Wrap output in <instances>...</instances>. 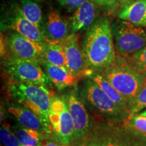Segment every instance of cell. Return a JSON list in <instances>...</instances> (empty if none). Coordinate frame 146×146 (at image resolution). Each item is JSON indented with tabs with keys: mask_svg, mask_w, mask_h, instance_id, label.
I'll use <instances>...</instances> for the list:
<instances>
[{
	"mask_svg": "<svg viewBox=\"0 0 146 146\" xmlns=\"http://www.w3.org/2000/svg\"><path fill=\"white\" fill-rule=\"evenodd\" d=\"M43 32L47 40L61 41L70 35V23L52 7L44 18Z\"/></svg>",
	"mask_w": 146,
	"mask_h": 146,
	"instance_id": "obj_12",
	"label": "cell"
},
{
	"mask_svg": "<svg viewBox=\"0 0 146 146\" xmlns=\"http://www.w3.org/2000/svg\"><path fill=\"white\" fill-rule=\"evenodd\" d=\"M9 94L15 103L30 109L50 127L48 114L54 96L47 87L14 82L9 87Z\"/></svg>",
	"mask_w": 146,
	"mask_h": 146,
	"instance_id": "obj_3",
	"label": "cell"
},
{
	"mask_svg": "<svg viewBox=\"0 0 146 146\" xmlns=\"http://www.w3.org/2000/svg\"><path fill=\"white\" fill-rule=\"evenodd\" d=\"M41 146H72V145H64V144L60 143L58 141H54V140L48 139V138L46 139L43 140V143H42Z\"/></svg>",
	"mask_w": 146,
	"mask_h": 146,
	"instance_id": "obj_29",
	"label": "cell"
},
{
	"mask_svg": "<svg viewBox=\"0 0 146 146\" xmlns=\"http://www.w3.org/2000/svg\"><path fill=\"white\" fill-rule=\"evenodd\" d=\"M61 43L65 54L66 68L72 74L79 78L81 76L90 75L94 72L87 66L76 34H70L61 41Z\"/></svg>",
	"mask_w": 146,
	"mask_h": 146,
	"instance_id": "obj_11",
	"label": "cell"
},
{
	"mask_svg": "<svg viewBox=\"0 0 146 146\" xmlns=\"http://www.w3.org/2000/svg\"><path fill=\"white\" fill-rule=\"evenodd\" d=\"M111 29L117 56L129 57L146 46V27L118 18L111 24Z\"/></svg>",
	"mask_w": 146,
	"mask_h": 146,
	"instance_id": "obj_5",
	"label": "cell"
},
{
	"mask_svg": "<svg viewBox=\"0 0 146 146\" xmlns=\"http://www.w3.org/2000/svg\"><path fill=\"white\" fill-rule=\"evenodd\" d=\"M18 5L25 17L43 31L45 17L41 0H18Z\"/></svg>",
	"mask_w": 146,
	"mask_h": 146,
	"instance_id": "obj_17",
	"label": "cell"
},
{
	"mask_svg": "<svg viewBox=\"0 0 146 146\" xmlns=\"http://www.w3.org/2000/svg\"><path fill=\"white\" fill-rule=\"evenodd\" d=\"M125 58L134 70L146 79V46L135 54Z\"/></svg>",
	"mask_w": 146,
	"mask_h": 146,
	"instance_id": "obj_21",
	"label": "cell"
},
{
	"mask_svg": "<svg viewBox=\"0 0 146 146\" xmlns=\"http://www.w3.org/2000/svg\"><path fill=\"white\" fill-rule=\"evenodd\" d=\"M8 112L15 118L18 123L33 130L37 131L46 135H50L52 130L39 116L30 109L18 104L11 103L8 106Z\"/></svg>",
	"mask_w": 146,
	"mask_h": 146,
	"instance_id": "obj_13",
	"label": "cell"
},
{
	"mask_svg": "<svg viewBox=\"0 0 146 146\" xmlns=\"http://www.w3.org/2000/svg\"><path fill=\"white\" fill-rule=\"evenodd\" d=\"M6 40L10 56L18 59L36 62L40 64L43 62L47 41H34L14 32L10 33Z\"/></svg>",
	"mask_w": 146,
	"mask_h": 146,
	"instance_id": "obj_9",
	"label": "cell"
},
{
	"mask_svg": "<svg viewBox=\"0 0 146 146\" xmlns=\"http://www.w3.org/2000/svg\"><path fill=\"white\" fill-rule=\"evenodd\" d=\"M145 108H146V79L144 85L131 103L129 106V117L139 114V112Z\"/></svg>",
	"mask_w": 146,
	"mask_h": 146,
	"instance_id": "obj_22",
	"label": "cell"
},
{
	"mask_svg": "<svg viewBox=\"0 0 146 146\" xmlns=\"http://www.w3.org/2000/svg\"><path fill=\"white\" fill-rule=\"evenodd\" d=\"M64 98L74 123L73 141L78 143L85 138L89 131V113L76 89L71 90Z\"/></svg>",
	"mask_w": 146,
	"mask_h": 146,
	"instance_id": "obj_10",
	"label": "cell"
},
{
	"mask_svg": "<svg viewBox=\"0 0 146 146\" xmlns=\"http://www.w3.org/2000/svg\"><path fill=\"white\" fill-rule=\"evenodd\" d=\"M138 114L141 115V116H146V110H144L143 112L139 113V114Z\"/></svg>",
	"mask_w": 146,
	"mask_h": 146,
	"instance_id": "obj_31",
	"label": "cell"
},
{
	"mask_svg": "<svg viewBox=\"0 0 146 146\" xmlns=\"http://www.w3.org/2000/svg\"><path fill=\"white\" fill-rule=\"evenodd\" d=\"M135 1V0H116V2L121 3L122 5L125 4V3H127L128 2H130V1Z\"/></svg>",
	"mask_w": 146,
	"mask_h": 146,
	"instance_id": "obj_30",
	"label": "cell"
},
{
	"mask_svg": "<svg viewBox=\"0 0 146 146\" xmlns=\"http://www.w3.org/2000/svg\"><path fill=\"white\" fill-rule=\"evenodd\" d=\"M48 118L52 133L56 141L70 145L74 137V123L64 97H53Z\"/></svg>",
	"mask_w": 146,
	"mask_h": 146,
	"instance_id": "obj_7",
	"label": "cell"
},
{
	"mask_svg": "<svg viewBox=\"0 0 146 146\" xmlns=\"http://www.w3.org/2000/svg\"><path fill=\"white\" fill-rule=\"evenodd\" d=\"M3 68L16 83H33L49 87L52 83L39 62L9 56L3 59Z\"/></svg>",
	"mask_w": 146,
	"mask_h": 146,
	"instance_id": "obj_6",
	"label": "cell"
},
{
	"mask_svg": "<svg viewBox=\"0 0 146 146\" xmlns=\"http://www.w3.org/2000/svg\"><path fill=\"white\" fill-rule=\"evenodd\" d=\"M87 0H58L59 4L68 12H74Z\"/></svg>",
	"mask_w": 146,
	"mask_h": 146,
	"instance_id": "obj_25",
	"label": "cell"
},
{
	"mask_svg": "<svg viewBox=\"0 0 146 146\" xmlns=\"http://www.w3.org/2000/svg\"><path fill=\"white\" fill-rule=\"evenodd\" d=\"M118 15L120 19L146 27V0H135L125 3Z\"/></svg>",
	"mask_w": 146,
	"mask_h": 146,
	"instance_id": "obj_16",
	"label": "cell"
},
{
	"mask_svg": "<svg viewBox=\"0 0 146 146\" xmlns=\"http://www.w3.org/2000/svg\"><path fill=\"white\" fill-rule=\"evenodd\" d=\"M124 126L146 137V116L137 114L124 122Z\"/></svg>",
	"mask_w": 146,
	"mask_h": 146,
	"instance_id": "obj_23",
	"label": "cell"
},
{
	"mask_svg": "<svg viewBox=\"0 0 146 146\" xmlns=\"http://www.w3.org/2000/svg\"><path fill=\"white\" fill-rule=\"evenodd\" d=\"M43 62L66 68L65 54L61 41L47 40L46 47L43 55Z\"/></svg>",
	"mask_w": 146,
	"mask_h": 146,
	"instance_id": "obj_20",
	"label": "cell"
},
{
	"mask_svg": "<svg viewBox=\"0 0 146 146\" xmlns=\"http://www.w3.org/2000/svg\"><path fill=\"white\" fill-rule=\"evenodd\" d=\"M123 96L129 106L145 82V78L129 65L125 58L116 56L112 64L99 72Z\"/></svg>",
	"mask_w": 146,
	"mask_h": 146,
	"instance_id": "obj_2",
	"label": "cell"
},
{
	"mask_svg": "<svg viewBox=\"0 0 146 146\" xmlns=\"http://www.w3.org/2000/svg\"><path fill=\"white\" fill-rule=\"evenodd\" d=\"M12 129L23 146H41L43 140L49 137L48 135L23 127L19 123L12 126Z\"/></svg>",
	"mask_w": 146,
	"mask_h": 146,
	"instance_id": "obj_18",
	"label": "cell"
},
{
	"mask_svg": "<svg viewBox=\"0 0 146 146\" xmlns=\"http://www.w3.org/2000/svg\"><path fill=\"white\" fill-rule=\"evenodd\" d=\"M130 140V138L127 139L126 137L124 139H119L112 140L113 146H146V139L144 141H141V140H139V142L131 141Z\"/></svg>",
	"mask_w": 146,
	"mask_h": 146,
	"instance_id": "obj_26",
	"label": "cell"
},
{
	"mask_svg": "<svg viewBox=\"0 0 146 146\" xmlns=\"http://www.w3.org/2000/svg\"><path fill=\"white\" fill-rule=\"evenodd\" d=\"M85 146H113V141L110 139H100L89 142Z\"/></svg>",
	"mask_w": 146,
	"mask_h": 146,
	"instance_id": "obj_27",
	"label": "cell"
},
{
	"mask_svg": "<svg viewBox=\"0 0 146 146\" xmlns=\"http://www.w3.org/2000/svg\"><path fill=\"white\" fill-rule=\"evenodd\" d=\"M1 31L10 30L34 41L45 43L44 33L36 25L29 21L16 3L10 4L5 11L1 21Z\"/></svg>",
	"mask_w": 146,
	"mask_h": 146,
	"instance_id": "obj_8",
	"label": "cell"
},
{
	"mask_svg": "<svg viewBox=\"0 0 146 146\" xmlns=\"http://www.w3.org/2000/svg\"><path fill=\"white\" fill-rule=\"evenodd\" d=\"M87 65L98 71L114 62L116 58L111 25L105 16L97 18L87 31L82 44Z\"/></svg>",
	"mask_w": 146,
	"mask_h": 146,
	"instance_id": "obj_1",
	"label": "cell"
},
{
	"mask_svg": "<svg viewBox=\"0 0 146 146\" xmlns=\"http://www.w3.org/2000/svg\"><path fill=\"white\" fill-rule=\"evenodd\" d=\"M0 138L4 146H23L9 124L4 123L0 129Z\"/></svg>",
	"mask_w": 146,
	"mask_h": 146,
	"instance_id": "obj_24",
	"label": "cell"
},
{
	"mask_svg": "<svg viewBox=\"0 0 146 146\" xmlns=\"http://www.w3.org/2000/svg\"><path fill=\"white\" fill-rule=\"evenodd\" d=\"M96 4L93 0H87L74 11L70 21V34L87 31L96 21Z\"/></svg>",
	"mask_w": 146,
	"mask_h": 146,
	"instance_id": "obj_14",
	"label": "cell"
},
{
	"mask_svg": "<svg viewBox=\"0 0 146 146\" xmlns=\"http://www.w3.org/2000/svg\"><path fill=\"white\" fill-rule=\"evenodd\" d=\"M89 78L92 81H94L102 90L104 91L105 94L110 99H112L116 104L120 106V107H122L124 109L129 110L128 104L123 98V96L112 86V84L110 83L106 78L104 77L99 72L94 71L90 75H89Z\"/></svg>",
	"mask_w": 146,
	"mask_h": 146,
	"instance_id": "obj_19",
	"label": "cell"
},
{
	"mask_svg": "<svg viewBox=\"0 0 146 146\" xmlns=\"http://www.w3.org/2000/svg\"><path fill=\"white\" fill-rule=\"evenodd\" d=\"M80 96L87 107L106 119L124 123L130 116L129 110L116 104L89 78L82 85Z\"/></svg>",
	"mask_w": 146,
	"mask_h": 146,
	"instance_id": "obj_4",
	"label": "cell"
},
{
	"mask_svg": "<svg viewBox=\"0 0 146 146\" xmlns=\"http://www.w3.org/2000/svg\"><path fill=\"white\" fill-rule=\"evenodd\" d=\"M41 65L50 81L58 89H63L74 86L78 81L77 76L72 74L65 67L50 64L46 62H43Z\"/></svg>",
	"mask_w": 146,
	"mask_h": 146,
	"instance_id": "obj_15",
	"label": "cell"
},
{
	"mask_svg": "<svg viewBox=\"0 0 146 146\" xmlns=\"http://www.w3.org/2000/svg\"><path fill=\"white\" fill-rule=\"evenodd\" d=\"M96 5L100 7H111L114 5L116 2V0H93Z\"/></svg>",
	"mask_w": 146,
	"mask_h": 146,
	"instance_id": "obj_28",
	"label": "cell"
}]
</instances>
